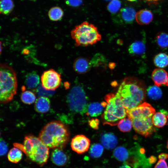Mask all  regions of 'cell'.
Returning <instances> with one entry per match:
<instances>
[{"label": "cell", "instance_id": "cell-45", "mask_svg": "<svg viewBox=\"0 0 168 168\" xmlns=\"http://www.w3.org/2000/svg\"><path fill=\"white\" fill-rule=\"evenodd\" d=\"M167 147L168 149V140H167Z\"/></svg>", "mask_w": 168, "mask_h": 168}, {"label": "cell", "instance_id": "cell-48", "mask_svg": "<svg viewBox=\"0 0 168 168\" xmlns=\"http://www.w3.org/2000/svg\"><path fill=\"white\" fill-rule=\"evenodd\" d=\"M167 117H168V115H167Z\"/></svg>", "mask_w": 168, "mask_h": 168}, {"label": "cell", "instance_id": "cell-28", "mask_svg": "<svg viewBox=\"0 0 168 168\" xmlns=\"http://www.w3.org/2000/svg\"><path fill=\"white\" fill-rule=\"evenodd\" d=\"M147 91L148 96L152 100H157L161 97V90L158 86L156 85L149 86Z\"/></svg>", "mask_w": 168, "mask_h": 168}, {"label": "cell", "instance_id": "cell-26", "mask_svg": "<svg viewBox=\"0 0 168 168\" xmlns=\"http://www.w3.org/2000/svg\"><path fill=\"white\" fill-rule=\"evenodd\" d=\"M155 40L161 48L164 49L168 48V34L164 32L158 33L155 37Z\"/></svg>", "mask_w": 168, "mask_h": 168}, {"label": "cell", "instance_id": "cell-30", "mask_svg": "<svg viewBox=\"0 0 168 168\" xmlns=\"http://www.w3.org/2000/svg\"><path fill=\"white\" fill-rule=\"evenodd\" d=\"M117 125L119 130L123 132L130 131L133 126L132 121L128 117L121 119Z\"/></svg>", "mask_w": 168, "mask_h": 168}, {"label": "cell", "instance_id": "cell-46", "mask_svg": "<svg viewBox=\"0 0 168 168\" xmlns=\"http://www.w3.org/2000/svg\"><path fill=\"white\" fill-rule=\"evenodd\" d=\"M106 1H111L112 0H104Z\"/></svg>", "mask_w": 168, "mask_h": 168}, {"label": "cell", "instance_id": "cell-15", "mask_svg": "<svg viewBox=\"0 0 168 168\" xmlns=\"http://www.w3.org/2000/svg\"><path fill=\"white\" fill-rule=\"evenodd\" d=\"M153 18L152 12L147 9L141 10L136 14L135 19L140 25H147L150 23Z\"/></svg>", "mask_w": 168, "mask_h": 168}, {"label": "cell", "instance_id": "cell-23", "mask_svg": "<svg viewBox=\"0 0 168 168\" xmlns=\"http://www.w3.org/2000/svg\"><path fill=\"white\" fill-rule=\"evenodd\" d=\"M107 59L102 54L97 53L95 54L90 60L92 67H105L107 65Z\"/></svg>", "mask_w": 168, "mask_h": 168}, {"label": "cell", "instance_id": "cell-17", "mask_svg": "<svg viewBox=\"0 0 168 168\" xmlns=\"http://www.w3.org/2000/svg\"><path fill=\"white\" fill-rule=\"evenodd\" d=\"M50 102L47 97L40 96L37 99L35 102V110L40 113H44L48 112L50 108Z\"/></svg>", "mask_w": 168, "mask_h": 168}, {"label": "cell", "instance_id": "cell-33", "mask_svg": "<svg viewBox=\"0 0 168 168\" xmlns=\"http://www.w3.org/2000/svg\"><path fill=\"white\" fill-rule=\"evenodd\" d=\"M121 3L119 0H112L107 6L108 11L111 14H114L119 10Z\"/></svg>", "mask_w": 168, "mask_h": 168}, {"label": "cell", "instance_id": "cell-1", "mask_svg": "<svg viewBox=\"0 0 168 168\" xmlns=\"http://www.w3.org/2000/svg\"><path fill=\"white\" fill-rule=\"evenodd\" d=\"M127 110L134 108L143 102L146 96L144 82L133 77L124 78L116 94Z\"/></svg>", "mask_w": 168, "mask_h": 168}, {"label": "cell", "instance_id": "cell-43", "mask_svg": "<svg viewBox=\"0 0 168 168\" xmlns=\"http://www.w3.org/2000/svg\"><path fill=\"white\" fill-rule=\"evenodd\" d=\"M145 0L146 1H149V2H156L159 0Z\"/></svg>", "mask_w": 168, "mask_h": 168}, {"label": "cell", "instance_id": "cell-25", "mask_svg": "<svg viewBox=\"0 0 168 168\" xmlns=\"http://www.w3.org/2000/svg\"><path fill=\"white\" fill-rule=\"evenodd\" d=\"M63 15V12L58 7H54L51 8L48 12V16L50 20L56 21L61 20Z\"/></svg>", "mask_w": 168, "mask_h": 168}, {"label": "cell", "instance_id": "cell-10", "mask_svg": "<svg viewBox=\"0 0 168 168\" xmlns=\"http://www.w3.org/2000/svg\"><path fill=\"white\" fill-rule=\"evenodd\" d=\"M90 144V139L83 135H77L72 139L71 144L73 151L78 154H82L89 149Z\"/></svg>", "mask_w": 168, "mask_h": 168}, {"label": "cell", "instance_id": "cell-27", "mask_svg": "<svg viewBox=\"0 0 168 168\" xmlns=\"http://www.w3.org/2000/svg\"><path fill=\"white\" fill-rule=\"evenodd\" d=\"M113 154L117 160L122 161L127 160L129 156L127 149L122 146L119 147L115 149Z\"/></svg>", "mask_w": 168, "mask_h": 168}, {"label": "cell", "instance_id": "cell-3", "mask_svg": "<svg viewBox=\"0 0 168 168\" xmlns=\"http://www.w3.org/2000/svg\"><path fill=\"white\" fill-rule=\"evenodd\" d=\"M69 133L67 127L60 121H51L40 131L39 138L49 148L62 149L68 141Z\"/></svg>", "mask_w": 168, "mask_h": 168}, {"label": "cell", "instance_id": "cell-12", "mask_svg": "<svg viewBox=\"0 0 168 168\" xmlns=\"http://www.w3.org/2000/svg\"><path fill=\"white\" fill-rule=\"evenodd\" d=\"M136 12L132 7H127L121 9L118 16L122 22L125 24L132 23L135 18Z\"/></svg>", "mask_w": 168, "mask_h": 168}, {"label": "cell", "instance_id": "cell-18", "mask_svg": "<svg viewBox=\"0 0 168 168\" xmlns=\"http://www.w3.org/2000/svg\"><path fill=\"white\" fill-rule=\"evenodd\" d=\"M100 141L103 146L109 149H113L117 144V137L113 133H106L102 134Z\"/></svg>", "mask_w": 168, "mask_h": 168}, {"label": "cell", "instance_id": "cell-21", "mask_svg": "<svg viewBox=\"0 0 168 168\" xmlns=\"http://www.w3.org/2000/svg\"><path fill=\"white\" fill-rule=\"evenodd\" d=\"M40 82V77L35 71L28 73L26 75L25 83L29 88H35L39 85Z\"/></svg>", "mask_w": 168, "mask_h": 168}, {"label": "cell", "instance_id": "cell-13", "mask_svg": "<svg viewBox=\"0 0 168 168\" xmlns=\"http://www.w3.org/2000/svg\"><path fill=\"white\" fill-rule=\"evenodd\" d=\"M91 67L90 61L83 57H79L77 58L73 64L75 71L79 74L87 72L90 70Z\"/></svg>", "mask_w": 168, "mask_h": 168}, {"label": "cell", "instance_id": "cell-5", "mask_svg": "<svg viewBox=\"0 0 168 168\" xmlns=\"http://www.w3.org/2000/svg\"><path fill=\"white\" fill-rule=\"evenodd\" d=\"M0 100L6 103L12 100L16 93L17 81L13 68L5 64H0Z\"/></svg>", "mask_w": 168, "mask_h": 168}, {"label": "cell", "instance_id": "cell-39", "mask_svg": "<svg viewBox=\"0 0 168 168\" xmlns=\"http://www.w3.org/2000/svg\"><path fill=\"white\" fill-rule=\"evenodd\" d=\"M159 160H165L168 158V154L166 153H161L158 156Z\"/></svg>", "mask_w": 168, "mask_h": 168}, {"label": "cell", "instance_id": "cell-37", "mask_svg": "<svg viewBox=\"0 0 168 168\" xmlns=\"http://www.w3.org/2000/svg\"><path fill=\"white\" fill-rule=\"evenodd\" d=\"M89 125L93 128L97 129L99 128V120L97 119H92L89 121Z\"/></svg>", "mask_w": 168, "mask_h": 168}, {"label": "cell", "instance_id": "cell-41", "mask_svg": "<svg viewBox=\"0 0 168 168\" xmlns=\"http://www.w3.org/2000/svg\"><path fill=\"white\" fill-rule=\"evenodd\" d=\"M119 168H131V167L130 166L128 165V164H125L121 166Z\"/></svg>", "mask_w": 168, "mask_h": 168}, {"label": "cell", "instance_id": "cell-24", "mask_svg": "<svg viewBox=\"0 0 168 168\" xmlns=\"http://www.w3.org/2000/svg\"><path fill=\"white\" fill-rule=\"evenodd\" d=\"M22 156L20 150L15 147L12 148L8 153L7 158L8 160L14 163H17L21 161Z\"/></svg>", "mask_w": 168, "mask_h": 168}, {"label": "cell", "instance_id": "cell-42", "mask_svg": "<svg viewBox=\"0 0 168 168\" xmlns=\"http://www.w3.org/2000/svg\"><path fill=\"white\" fill-rule=\"evenodd\" d=\"M115 66V64L114 63H110L109 64V66L110 68L111 69H113L114 68V66Z\"/></svg>", "mask_w": 168, "mask_h": 168}, {"label": "cell", "instance_id": "cell-36", "mask_svg": "<svg viewBox=\"0 0 168 168\" xmlns=\"http://www.w3.org/2000/svg\"><path fill=\"white\" fill-rule=\"evenodd\" d=\"M0 156H3L7 152L8 149L7 146L5 142L2 138L0 140Z\"/></svg>", "mask_w": 168, "mask_h": 168}, {"label": "cell", "instance_id": "cell-38", "mask_svg": "<svg viewBox=\"0 0 168 168\" xmlns=\"http://www.w3.org/2000/svg\"><path fill=\"white\" fill-rule=\"evenodd\" d=\"M154 168H168V165L165 160H159L156 164Z\"/></svg>", "mask_w": 168, "mask_h": 168}, {"label": "cell", "instance_id": "cell-16", "mask_svg": "<svg viewBox=\"0 0 168 168\" xmlns=\"http://www.w3.org/2000/svg\"><path fill=\"white\" fill-rule=\"evenodd\" d=\"M106 105V102L91 103L88 106L86 114L92 117L97 116L102 113Z\"/></svg>", "mask_w": 168, "mask_h": 168}, {"label": "cell", "instance_id": "cell-8", "mask_svg": "<svg viewBox=\"0 0 168 168\" xmlns=\"http://www.w3.org/2000/svg\"><path fill=\"white\" fill-rule=\"evenodd\" d=\"M70 110L75 113L83 114L87 112V98L82 86L79 84L71 89L67 96Z\"/></svg>", "mask_w": 168, "mask_h": 168}, {"label": "cell", "instance_id": "cell-2", "mask_svg": "<svg viewBox=\"0 0 168 168\" xmlns=\"http://www.w3.org/2000/svg\"><path fill=\"white\" fill-rule=\"evenodd\" d=\"M155 109L149 103L144 102L136 107L127 110V115L132 122L137 133L145 137H150L156 129L152 121Z\"/></svg>", "mask_w": 168, "mask_h": 168}, {"label": "cell", "instance_id": "cell-31", "mask_svg": "<svg viewBox=\"0 0 168 168\" xmlns=\"http://www.w3.org/2000/svg\"><path fill=\"white\" fill-rule=\"evenodd\" d=\"M21 99L24 103L30 105L35 102L36 97L34 94L32 92L26 91L22 93Z\"/></svg>", "mask_w": 168, "mask_h": 168}, {"label": "cell", "instance_id": "cell-20", "mask_svg": "<svg viewBox=\"0 0 168 168\" xmlns=\"http://www.w3.org/2000/svg\"><path fill=\"white\" fill-rule=\"evenodd\" d=\"M168 114L164 110L155 113L152 117V121L154 125L157 128L164 126L167 122Z\"/></svg>", "mask_w": 168, "mask_h": 168}, {"label": "cell", "instance_id": "cell-19", "mask_svg": "<svg viewBox=\"0 0 168 168\" xmlns=\"http://www.w3.org/2000/svg\"><path fill=\"white\" fill-rule=\"evenodd\" d=\"M146 49V46L144 42L138 40L134 42L129 46L128 51L132 56H139L145 53Z\"/></svg>", "mask_w": 168, "mask_h": 168}, {"label": "cell", "instance_id": "cell-7", "mask_svg": "<svg viewBox=\"0 0 168 168\" xmlns=\"http://www.w3.org/2000/svg\"><path fill=\"white\" fill-rule=\"evenodd\" d=\"M71 33L77 46L92 45L101 39L97 28L86 21L76 26Z\"/></svg>", "mask_w": 168, "mask_h": 168}, {"label": "cell", "instance_id": "cell-11", "mask_svg": "<svg viewBox=\"0 0 168 168\" xmlns=\"http://www.w3.org/2000/svg\"><path fill=\"white\" fill-rule=\"evenodd\" d=\"M152 78L155 85L157 86L163 85L168 86V73L164 69H154L152 73Z\"/></svg>", "mask_w": 168, "mask_h": 168}, {"label": "cell", "instance_id": "cell-29", "mask_svg": "<svg viewBox=\"0 0 168 168\" xmlns=\"http://www.w3.org/2000/svg\"><path fill=\"white\" fill-rule=\"evenodd\" d=\"M0 12L7 15L10 13L14 7V3L12 0H1Z\"/></svg>", "mask_w": 168, "mask_h": 168}, {"label": "cell", "instance_id": "cell-40", "mask_svg": "<svg viewBox=\"0 0 168 168\" xmlns=\"http://www.w3.org/2000/svg\"><path fill=\"white\" fill-rule=\"evenodd\" d=\"M156 158L155 156H152L149 158V163L150 164H153L156 162Z\"/></svg>", "mask_w": 168, "mask_h": 168}, {"label": "cell", "instance_id": "cell-32", "mask_svg": "<svg viewBox=\"0 0 168 168\" xmlns=\"http://www.w3.org/2000/svg\"><path fill=\"white\" fill-rule=\"evenodd\" d=\"M103 150V147L99 143H95L90 148V155L93 158H99L102 155Z\"/></svg>", "mask_w": 168, "mask_h": 168}, {"label": "cell", "instance_id": "cell-14", "mask_svg": "<svg viewBox=\"0 0 168 168\" xmlns=\"http://www.w3.org/2000/svg\"><path fill=\"white\" fill-rule=\"evenodd\" d=\"M51 159L55 165L61 166L65 165L68 161V157L62 149L55 148L52 152Z\"/></svg>", "mask_w": 168, "mask_h": 168}, {"label": "cell", "instance_id": "cell-34", "mask_svg": "<svg viewBox=\"0 0 168 168\" xmlns=\"http://www.w3.org/2000/svg\"><path fill=\"white\" fill-rule=\"evenodd\" d=\"M37 94L40 96L50 97L54 94V91L49 90L43 87L41 84L38 86L36 91Z\"/></svg>", "mask_w": 168, "mask_h": 168}, {"label": "cell", "instance_id": "cell-9", "mask_svg": "<svg viewBox=\"0 0 168 168\" xmlns=\"http://www.w3.org/2000/svg\"><path fill=\"white\" fill-rule=\"evenodd\" d=\"M41 80L44 88L47 90L54 91L59 86L61 78L60 74L51 69L43 72Z\"/></svg>", "mask_w": 168, "mask_h": 168}, {"label": "cell", "instance_id": "cell-35", "mask_svg": "<svg viewBox=\"0 0 168 168\" xmlns=\"http://www.w3.org/2000/svg\"><path fill=\"white\" fill-rule=\"evenodd\" d=\"M68 5L72 7H76L80 6L83 3V0H65Z\"/></svg>", "mask_w": 168, "mask_h": 168}, {"label": "cell", "instance_id": "cell-44", "mask_svg": "<svg viewBox=\"0 0 168 168\" xmlns=\"http://www.w3.org/2000/svg\"><path fill=\"white\" fill-rule=\"evenodd\" d=\"M127 1H131V2H133L137 1V0H127Z\"/></svg>", "mask_w": 168, "mask_h": 168}, {"label": "cell", "instance_id": "cell-6", "mask_svg": "<svg viewBox=\"0 0 168 168\" xmlns=\"http://www.w3.org/2000/svg\"><path fill=\"white\" fill-rule=\"evenodd\" d=\"M23 146L24 153L30 160L42 166L49 157V148L40 139L32 135L25 136Z\"/></svg>", "mask_w": 168, "mask_h": 168}, {"label": "cell", "instance_id": "cell-4", "mask_svg": "<svg viewBox=\"0 0 168 168\" xmlns=\"http://www.w3.org/2000/svg\"><path fill=\"white\" fill-rule=\"evenodd\" d=\"M107 103L105 109L101 116L104 124L117 125L127 115V110L120 98L116 94L109 93L105 97Z\"/></svg>", "mask_w": 168, "mask_h": 168}, {"label": "cell", "instance_id": "cell-22", "mask_svg": "<svg viewBox=\"0 0 168 168\" xmlns=\"http://www.w3.org/2000/svg\"><path fill=\"white\" fill-rule=\"evenodd\" d=\"M155 65L159 68H164L168 65V55L164 53L156 54L153 59Z\"/></svg>", "mask_w": 168, "mask_h": 168}, {"label": "cell", "instance_id": "cell-47", "mask_svg": "<svg viewBox=\"0 0 168 168\" xmlns=\"http://www.w3.org/2000/svg\"><path fill=\"white\" fill-rule=\"evenodd\" d=\"M32 0V1H35L36 0Z\"/></svg>", "mask_w": 168, "mask_h": 168}]
</instances>
